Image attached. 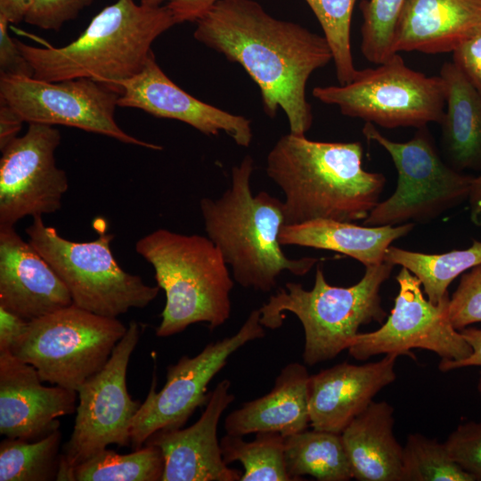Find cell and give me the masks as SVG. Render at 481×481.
<instances>
[{
	"mask_svg": "<svg viewBox=\"0 0 481 481\" xmlns=\"http://www.w3.org/2000/svg\"><path fill=\"white\" fill-rule=\"evenodd\" d=\"M118 106L142 110L158 118L179 120L207 135L225 133L237 145L249 147L251 121L204 102L175 84L161 69L153 53L143 69L118 83Z\"/></svg>",
	"mask_w": 481,
	"mask_h": 481,
	"instance_id": "16",
	"label": "cell"
},
{
	"mask_svg": "<svg viewBox=\"0 0 481 481\" xmlns=\"http://www.w3.org/2000/svg\"><path fill=\"white\" fill-rule=\"evenodd\" d=\"M121 92L90 78L45 81L33 77L0 75V101L24 122L60 125L100 134L151 150L162 147L125 132L115 120Z\"/></svg>",
	"mask_w": 481,
	"mask_h": 481,
	"instance_id": "12",
	"label": "cell"
},
{
	"mask_svg": "<svg viewBox=\"0 0 481 481\" xmlns=\"http://www.w3.org/2000/svg\"><path fill=\"white\" fill-rule=\"evenodd\" d=\"M73 305L46 260L13 226L0 227V306L31 321Z\"/></svg>",
	"mask_w": 481,
	"mask_h": 481,
	"instance_id": "19",
	"label": "cell"
},
{
	"mask_svg": "<svg viewBox=\"0 0 481 481\" xmlns=\"http://www.w3.org/2000/svg\"><path fill=\"white\" fill-rule=\"evenodd\" d=\"M163 470L162 453L154 445L126 454L106 448L75 466L69 481H158Z\"/></svg>",
	"mask_w": 481,
	"mask_h": 481,
	"instance_id": "29",
	"label": "cell"
},
{
	"mask_svg": "<svg viewBox=\"0 0 481 481\" xmlns=\"http://www.w3.org/2000/svg\"><path fill=\"white\" fill-rule=\"evenodd\" d=\"M398 357L387 354L360 365L344 362L310 375V426L341 434L382 388L395 381Z\"/></svg>",
	"mask_w": 481,
	"mask_h": 481,
	"instance_id": "20",
	"label": "cell"
},
{
	"mask_svg": "<svg viewBox=\"0 0 481 481\" xmlns=\"http://www.w3.org/2000/svg\"><path fill=\"white\" fill-rule=\"evenodd\" d=\"M395 279L399 289L390 314L378 330L357 333L347 348L349 355L358 361L382 354L415 359L412 349L419 348L446 361L468 357L471 348L448 317L450 297L438 304L430 302L420 281L404 267Z\"/></svg>",
	"mask_w": 481,
	"mask_h": 481,
	"instance_id": "14",
	"label": "cell"
},
{
	"mask_svg": "<svg viewBox=\"0 0 481 481\" xmlns=\"http://www.w3.org/2000/svg\"><path fill=\"white\" fill-rule=\"evenodd\" d=\"M226 464L243 467L240 481H291L285 462L284 436L278 432H258L252 441L224 435L220 440Z\"/></svg>",
	"mask_w": 481,
	"mask_h": 481,
	"instance_id": "30",
	"label": "cell"
},
{
	"mask_svg": "<svg viewBox=\"0 0 481 481\" xmlns=\"http://www.w3.org/2000/svg\"><path fill=\"white\" fill-rule=\"evenodd\" d=\"M481 30V0H406L394 51L453 53Z\"/></svg>",
	"mask_w": 481,
	"mask_h": 481,
	"instance_id": "21",
	"label": "cell"
},
{
	"mask_svg": "<svg viewBox=\"0 0 481 481\" xmlns=\"http://www.w3.org/2000/svg\"><path fill=\"white\" fill-rule=\"evenodd\" d=\"M163 0H141V4L147 6L156 7L160 6Z\"/></svg>",
	"mask_w": 481,
	"mask_h": 481,
	"instance_id": "45",
	"label": "cell"
},
{
	"mask_svg": "<svg viewBox=\"0 0 481 481\" xmlns=\"http://www.w3.org/2000/svg\"><path fill=\"white\" fill-rule=\"evenodd\" d=\"M360 142L310 140L282 135L266 157L265 171L284 193L285 224L316 219L365 220L386 185L380 173L363 167Z\"/></svg>",
	"mask_w": 481,
	"mask_h": 481,
	"instance_id": "2",
	"label": "cell"
},
{
	"mask_svg": "<svg viewBox=\"0 0 481 481\" xmlns=\"http://www.w3.org/2000/svg\"><path fill=\"white\" fill-rule=\"evenodd\" d=\"M448 317L457 330L481 322V264L461 277L448 304Z\"/></svg>",
	"mask_w": 481,
	"mask_h": 481,
	"instance_id": "34",
	"label": "cell"
},
{
	"mask_svg": "<svg viewBox=\"0 0 481 481\" xmlns=\"http://www.w3.org/2000/svg\"><path fill=\"white\" fill-rule=\"evenodd\" d=\"M394 266L387 262L366 266L357 283L337 287L328 283L318 265L313 289L287 282L258 308L259 322L265 328L275 330L282 325L284 313H292L304 330V363L313 366L331 360L349 347L362 325L383 323L387 312L379 291Z\"/></svg>",
	"mask_w": 481,
	"mask_h": 481,
	"instance_id": "6",
	"label": "cell"
},
{
	"mask_svg": "<svg viewBox=\"0 0 481 481\" xmlns=\"http://www.w3.org/2000/svg\"><path fill=\"white\" fill-rule=\"evenodd\" d=\"M452 62L481 96V30L452 53Z\"/></svg>",
	"mask_w": 481,
	"mask_h": 481,
	"instance_id": "38",
	"label": "cell"
},
{
	"mask_svg": "<svg viewBox=\"0 0 481 481\" xmlns=\"http://www.w3.org/2000/svg\"><path fill=\"white\" fill-rule=\"evenodd\" d=\"M166 304L156 335L169 337L197 322L214 329L230 317L233 280L220 250L207 236L158 229L137 240Z\"/></svg>",
	"mask_w": 481,
	"mask_h": 481,
	"instance_id": "5",
	"label": "cell"
},
{
	"mask_svg": "<svg viewBox=\"0 0 481 481\" xmlns=\"http://www.w3.org/2000/svg\"><path fill=\"white\" fill-rule=\"evenodd\" d=\"M61 438L60 428L35 441L5 437L0 443V481L57 480Z\"/></svg>",
	"mask_w": 481,
	"mask_h": 481,
	"instance_id": "28",
	"label": "cell"
},
{
	"mask_svg": "<svg viewBox=\"0 0 481 481\" xmlns=\"http://www.w3.org/2000/svg\"><path fill=\"white\" fill-rule=\"evenodd\" d=\"M231 381L221 380L209 394L200 419L186 428L161 429L145 442L164 459L161 481H240L242 473L228 467L217 438L219 420L234 401Z\"/></svg>",
	"mask_w": 481,
	"mask_h": 481,
	"instance_id": "18",
	"label": "cell"
},
{
	"mask_svg": "<svg viewBox=\"0 0 481 481\" xmlns=\"http://www.w3.org/2000/svg\"><path fill=\"white\" fill-rule=\"evenodd\" d=\"M142 327L131 321L103 368L77 389L73 430L61 452L57 480H69L70 470L110 444L127 446L133 420L141 406L126 387V371Z\"/></svg>",
	"mask_w": 481,
	"mask_h": 481,
	"instance_id": "11",
	"label": "cell"
},
{
	"mask_svg": "<svg viewBox=\"0 0 481 481\" xmlns=\"http://www.w3.org/2000/svg\"><path fill=\"white\" fill-rule=\"evenodd\" d=\"M444 444L452 460L475 481H481V421L458 426Z\"/></svg>",
	"mask_w": 481,
	"mask_h": 481,
	"instance_id": "35",
	"label": "cell"
},
{
	"mask_svg": "<svg viewBox=\"0 0 481 481\" xmlns=\"http://www.w3.org/2000/svg\"><path fill=\"white\" fill-rule=\"evenodd\" d=\"M406 0H363L361 52L374 64L386 61L393 54L396 24Z\"/></svg>",
	"mask_w": 481,
	"mask_h": 481,
	"instance_id": "33",
	"label": "cell"
},
{
	"mask_svg": "<svg viewBox=\"0 0 481 481\" xmlns=\"http://www.w3.org/2000/svg\"><path fill=\"white\" fill-rule=\"evenodd\" d=\"M94 0H34L24 20L44 29L59 30Z\"/></svg>",
	"mask_w": 481,
	"mask_h": 481,
	"instance_id": "36",
	"label": "cell"
},
{
	"mask_svg": "<svg viewBox=\"0 0 481 481\" xmlns=\"http://www.w3.org/2000/svg\"><path fill=\"white\" fill-rule=\"evenodd\" d=\"M394 408L372 401L342 431L353 478L403 481V447L394 435Z\"/></svg>",
	"mask_w": 481,
	"mask_h": 481,
	"instance_id": "23",
	"label": "cell"
},
{
	"mask_svg": "<svg viewBox=\"0 0 481 481\" xmlns=\"http://www.w3.org/2000/svg\"><path fill=\"white\" fill-rule=\"evenodd\" d=\"M477 387L478 392L481 394V373H480L479 378H478Z\"/></svg>",
	"mask_w": 481,
	"mask_h": 481,
	"instance_id": "46",
	"label": "cell"
},
{
	"mask_svg": "<svg viewBox=\"0 0 481 481\" xmlns=\"http://www.w3.org/2000/svg\"><path fill=\"white\" fill-rule=\"evenodd\" d=\"M231 0H168L166 4L171 12L175 24L197 21L216 4Z\"/></svg>",
	"mask_w": 481,
	"mask_h": 481,
	"instance_id": "39",
	"label": "cell"
},
{
	"mask_svg": "<svg viewBox=\"0 0 481 481\" xmlns=\"http://www.w3.org/2000/svg\"><path fill=\"white\" fill-rule=\"evenodd\" d=\"M259 319L258 309L253 310L235 334L208 344L192 357L183 355L170 364L166 383L159 392L153 376L132 423L130 444L135 449L141 448L159 430L182 428L197 408L207 404L208 386L229 357L245 344L265 336Z\"/></svg>",
	"mask_w": 481,
	"mask_h": 481,
	"instance_id": "13",
	"label": "cell"
},
{
	"mask_svg": "<svg viewBox=\"0 0 481 481\" xmlns=\"http://www.w3.org/2000/svg\"><path fill=\"white\" fill-rule=\"evenodd\" d=\"M29 321L0 306V352H11Z\"/></svg>",
	"mask_w": 481,
	"mask_h": 481,
	"instance_id": "40",
	"label": "cell"
},
{
	"mask_svg": "<svg viewBox=\"0 0 481 481\" xmlns=\"http://www.w3.org/2000/svg\"><path fill=\"white\" fill-rule=\"evenodd\" d=\"M9 23L0 15V75L33 77V69L20 52L16 39L9 36Z\"/></svg>",
	"mask_w": 481,
	"mask_h": 481,
	"instance_id": "37",
	"label": "cell"
},
{
	"mask_svg": "<svg viewBox=\"0 0 481 481\" xmlns=\"http://www.w3.org/2000/svg\"><path fill=\"white\" fill-rule=\"evenodd\" d=\"M316 16L332 53L339 85L351 82L355 69L351 51L350 26L355 0H306Z\"/></svg>",
	"mask_w": 481,
	"mask_h": 481,
	"instance_id": "32",
	"label": "cell"
},
{
	"mask_svg": "<svg viewBox=\"0 0 481 481\" xmlns=\"http://www.w3.org/2000/svg\"><path fill=\"white\" fill-rule=\"evenodd\" d=\"M460 332L470 346L471 353L468 357L457 362L441 360L439 363L441 371H449L470 366H481V329L466 327L461 330Z\"/></svg>",
	"mask_w": 481,
	"mask_h": 481,
	"instance_id": "41",
	"label": "cell"
},
{
	"mask_svg": "<svg viewBox=\"0 0 481 481\" xmlns=\"http://www.w3.org/2000/svg\"><path fill=\"white\" fill-rule=\"evenodd\" d=\"M384 262L401 265L409 270L420 281L427 298L438 304L449 297L452 281L481 264V241L474 240L464 249H454L441 254H427L389 246Z\"/></svg>",
	"mask_w": 481,
	"mask_h": 481,
	"instance_id": "27",
	"label": "cell"
},
{
	"mask_svg": "<svg viewBox=\"0 0 481 481\" xmlns=\"http://www.w3.org/2000/svg\"><path fill=\"white\" fill-rule=\"evenodd\" d=\"M363 134L388 152L397 171L394 193L373 208L364 225L428 223L469 198L474 176L442 159L426 126L405 143L391 141L369 122Z\"/></svg>",
	"mask_w": 481,
	"mask_h": 481,
	"instance_id": "10",
	"label": "cell"
},
{
	"mask_svg": "<svg viewBox=\"0 0 481 481\" xmlns=\"http://www.w3.org/2000/svg\"><path fill=\"white\" fill-rule=\"evenodd\" d=\"M471 221L481 226V175L474 177L468 198Z\"/></svg>",
	"mask_w": 481,
	"mask_h": 481,
	"instance_id": "44",
	"label": "cell"
},
{
	"mask_svg": "<svg viewBox=\"0 0 481 481\" xmlns=\"http://www.w3.org/2000/svg\"><path fill=\"white\" fill-rule=\"evenodd\" d=\"M175 24L167 7L117 0L96 14L78 37L61 47H37L16 39L33 69L45 81L90 78L118 88L144 67L155 39Z\"/></svg>",
	"mask_w": 481,
	"mask_h": 481,
	"instance_id": "4",
	"label": "cell"
},
{
	"mask_svg": "<svg viewBox=\"0 0 481 481\" xmlns=\"http://www.w3.org/2000/svg\"><path fill=\"white\" fill-rule=\"evenodd\" d=\"M414 223L398 225L368 226L351 222L316 219L300 224H284L280 243L336 251L351 257L365 267L384 262L391 243L407 235Z\"/></svg>",
	"mask_w": 481,
	"mask_h": 481,
	"instance_id": "24",
	"label": "cell"
},
{
	"mask_svg": "<svg viewBox=\"0 0 481 481\" xmlns=\"http://www.w3.org/2000/svg\"><path fill=\"white\" fill-rule=\"evenodd\" d=\"M196 22L194 38L240 64L257 85L265 114L273 118L281 109L289 132L306 135L314 120L307 81L333 60L324 36L274 18L254 0L219 2Z\"/></svg>",
	"mask_w": 481,
	"mask_h": 481,
	"instance_id": "1",
	"label": "cell"
},
{
	"mask_svg": "<svg viewBox=\"0 0 481 481\" xmlns=\"http://www.w3.org/2000/svg\"><path fill=\"white\" fill-rule=\"evenodd\" d=\"M254 169L252 157L246 155L232 167L230 187L217 199L202 198L200 208L208 237L231 266L233 280L266 293L283 272L304 276L318 259L284 254L279 240L285 224L283 201L264 191L252 194Z\"/></svg>",
	"mask_w": 481,
	"mask_h": 481,
	"instance_id": "3",
	"label": "cell"
},
{
	"mask_svg": "<svg viewBox=\"0 0 481 481\" xmlns=\"http://www.w3.org/2000/svg\"><path fill=\"white\" fill-rule=\"evenodd\" d=\"M377 65L358 69L347 84L315 86L313 95L337 106L345 116L385 128H420L442 122L445 86L440 76L411 69L399 53Z\"/></svg>",
	"mask_w": 481,
	"mask_h": 481,
	"instance_id": "9",
	"label": "cell"
},
{
	"mask_svg": "<svg viewBox=\"0 0 481 481\" xmlns=\"http://www.w3.org/2000/svg\"><path fill=\"white\" fill-rule=\"evenodd\" d=\"M284 452L291 481L306 475L320 481L353 478L341 434L305 429L284 437Z\"/></svg>",
	"mask_w": 481,
	"mask_h": 481,
	"instance_id": "26",
	"label": "cell"
},
{
	"mask_svg": "<svg viewBox=\"0 0 481 481\" xmlns=\"http://www.w3.org/2000/svg\"><path fill=\"white\" fill-rule=\"evenodd\" d=\"M61 140L53 126L29 123L25 135L1 151L0 227L61 208L69 188L65 171L56 165Z\"/></svg>",
	"mask_w": 481,
	"mask_h": 481,
	"instance_id": "15",
	"label": "cell"
},
{
	"mask_svg": "<svg viewBox=\"0 0 481 481\" xmlns=\"http://www.w3.org/2000/svg\"><path fill=\"white\" fill-rule=\"evenodd\" d=\"M22 118L4 102L0 101V150L18 137Z\"/></svg>",
	"mask_w": 481,
	"mask_h": 481,
	"instance_id": "42",
	"label": "cell"
},
{
	"mask_svg": "<svg viewBox=\"0 0 481 481\" xmlns=\"http://www.w3.org/2000/svg\"><path fill=\"white\" fill-rule=\"evenodd\" d=\"M403 481H475L451 457L444 443L411 434L403 447Z\"/></svg>",
	"mask_w": 481,
	"mask_h": 481,
	"instance_id": "31",
	"label": "cell"
},
{
	"mask_svg": "<svg viewBox=\"0 0 481 481\" xmlns=\"http://www.w3.org/2000/svg\"><path fill=\"white\" fill-rule=\"evenodd\" d=\"M439 76L445 86L440 123L446 163L461 171L481 168V96L456 64L445 62Z\"/></svg>",
	"mask_w": 481,
	"mask_h": 481,
	"instance_id": "25",
	"label": "cell"
},
{
	"mask_svg": "<svg viewBox=\"0 0 481 481\" xmlns=\"http://www.w3.org/2000/svg\"><path fill=\"white\" fill-rule=\"evenodd\" d=\"M127 327L74 304L31 320L11 353L34 366L43 382L77 392L108 362Z\"/></svg>",
	"mask_w": 481,
	"mask_h": 481,
	"instance_id": "8",
	"label": "cell"
},
{
	"mask_svg": "<svg viewBox=\"0 0 481 481\" xmlns=\"http://www.w3.org/2000/svg\"><path fill=\"white\" fill-rule=\"evenodd\" d=\"M29 241L67 287L73 304L98 315L115 317L132 308H143L155 299L159 287L123 270L110 249L113 235L102 232L92 241L76 242L61 237L33 217L26 229Z\"/></svg>",
	"mask_w": 481,
	"mask_h": 481,
	"instance_id": "7",
	"label": "cell"
},
{
	"mask_svg": "<svg viewBox=\"0 0 481 481\" xmlns=\"http://www.w3.org/2000/svg\"><path fill=\"white\" fill-rule=\"evenodd\" d=\"M42 382L34 366L0 352L1 435L35 441L60 428L58 418L76 412V390Z\"/></svg>",
	"mask_w": 481,
	"mask_h": 481,
	"instance_id": "17",
	"label": "cell"
},
{
	"mask_svg": "<svg viewBox=\"0 0 481 481\" xmlns=\"http://www.w3.org/2000/svg\"><path fill=\"white\" fill-rule=\"evenodd\" d=\"M34 0H0V15L10 23L24 20Z\"/></svg>",
	"mask_w": 481,
	"mask_h": 481,
	"instance_id": "43",
	"label": "cell"
},
{
	"mask_svg": "<svg viewBox=\"0 0 481 481\" xmlns=\"http://www.w3.org/2000/svg\"><path fill=\"white\" fill-rule=\"evenodd\" d=\"M310 375L304 364L290 363L281 369L270 392L249 401L224 420L226 434L244 436L278 432L284 437L307 429Z\"/></svg>",
	"mask_w": 481,
	"mask_h": 481,
	"instance_id": "22",
	"label": "cell"
}]
</instances>
